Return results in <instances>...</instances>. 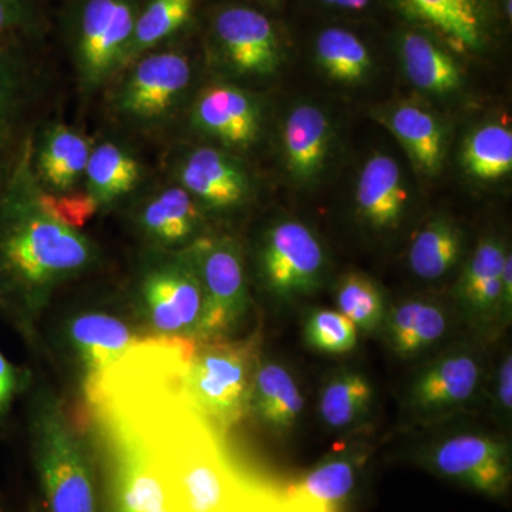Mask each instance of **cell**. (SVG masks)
I'll list each match as a JSON object with an SVG mask.
<instances>
[{
	"label": "cell",
	"mask_w": 512,
	"mask_h": 512,
	"mask_svg": "<svg viewBox=\"0 0 512 512\" xmlns=\"http://www.w3.org/2000/svg\"><path fill=\"white\" fill-rule=\"evenodd\" d=\"M29 141L0 184V305L36 312L53 288L96 259L92 242L40 205Z\"/></svg>",
	"instance_id": "obj_1"
},
{
	"label": "cell",
	"mask_w": 512,
	"mask_h": 512,
	"mask_svg": "<svg viewBox=\"0 0 512 512\" xmlns=\"http://www.w3.org/2000/svg\"><path fill=\"white\" fill-rule=\"evenodd\" d=\"M256 345V338L205 340L195 345L185 366L181 379L185 399L222 433L249 413L259 365Z\"/></svg>",
	"instance_id": "obj_2"
},
{
	"label": "cell",
	"mask_w": 512,
	"mask_h": 512,
	"mask_svg": "<svg viewBox=\"0 0 512 512\" xmlns=\"http://www.w3.org/2000/svg\"><path fill=\"white\" fill-rule=\"evenodd\" d=\"M37 477L47 511L97 512L92 458L72 423L43 403L33 419Z\"/></svg>",
	"instance_id": "obj_3"
},
{
	"label": "cell",
	"mask_w": 512,
	"mask_h": 512,
	"mask_svg": "<svg viewBox=\"0 0 512 512\" xmlns=\"http://www.w3.org/2000/svg\"><path fill=\"white\" fill-rule=\"evenodd\" d=\"M110 463L114 512H173L163 473L131 421L113 404L92 407Z\"/></svg>",
	"instance_id": "obj_4"
},
{
	"label": "cell",
	"mask_w": 512,
	"mask_h": 512,
	"mask_svg": "<svg viewBox=\"0 0 512 512\" xmlns=\"http://www.w3.org/2000/svg\"><path fill=\"white\" fill-rule=\"evenodd\" d=\"M136 18L134 0H83L74 19L73 43L84 89H96L126 67Z\"/></svg>",
	"instance_id": "obj_5"
},
{
	"label": "cell",
	"mask_w": 512,
	"mask_h": 512,
	"mask_svg": "<svg viewBox=\"0 0 512 512\" xmlns=\"http://www.w3.org/2000/svg\"><path fill=\"white\" fill-rule=\"evenodd\" d=\"M200 281L204 306L197 340L224 339L248 305L244 266L227 239H198L185 252Z\"/></svg>",
	"instance_id": "obj_6"
},
{
	"label": "cell",
	"mask_w": 512,
	"mask_h": 512,
	"mask_svg": "<svg viewBox=\"0 0 512 512\" xmlns=\"http://www.w3.org/2000/svg\"><path fill=\"white\" fill-rule=\"evenodd\" d=\"M117 89L114 106L136 123H157L178 106L191 83L190 60L183 53L138 57Z\"/></svg>",
	"instance_id": "obj_7"
},
{
	"label": "cell",
	"mask_w": 512,
	"mask_h": 512,
	"mask_svg": "<svg viewBox=\"0 0 512 512\" xmlns=\"http://www.w3.org/2000/svg\"><path fill=\"white\" fill-rule=\"evenodd\" d=\"M437 476L498 498L511 483V456L507 444L484 434H457L441 440L423 458Z\"/></svg>",
	"instance_id": "obj_8"
},
{
	"label": "cell",
	"mask_w": 512,
	"mask_h": 512,
	"mask_svg": "<svg viewBox=\"0 0 512 512\" xmlns=\"http://www.w3.org/2000/svg\"><path fill=\"white\" fill-rule=\"evenodd\" d=\"M325 264L322 245L301 222H279L266 234L261 251L262 276L279 298L293 299L315 291Z\"/></svg>",
	"instance_id": "obj_9"
},
{
	"label": "cell",
	"mask_w": 512,
	"mask_h": 512,
	"mask_svg": "<svg viewBox=\"0 0 512 512\" xmlns=\"http://www.w3.org/2000/svg\"><path fill=\"white\" fill-rule=\"evenodd\" d=\"M141 298L151 325L161 336L197 338L204 296L185 256L153 266L141 282Z\"/></svg>",
	"instance_id": "obj_10"
},
{
	"label": "cell",
	"mask_w": 512,
	"mask_h": 512,
	"mask_svg": "<svg viewBox=\"0 0 512 512\" xmlns=\"http://www.w3.org/2000/svg\"><path fill=\"white\" fill-rule=\"evenodd\" d=\"M214 36L235 72L268 76L281 64V43L274 26L254 9H222L215 16Z\"/></svg>",
	"instance_id": "obj_11"
},
{
	"label": "cell",
	"mask_w": 512,
	"mask_h": 512,
	"mask_svg": "<svg viewBox=\"0 0 512 512\" xmlns=\"http://www.w3.org/2000/svg\"><path fill=\"white\" fill-rule=\"evenodd\" d=\"M72 345L83 366V392L89 407L100 402L106 377L133 348L134 338L126 323L107 313H84L69 329Z\"/></svg>",
	"instance_id": "obj_12"
},
{
	"label": "cell",
	"mask_w": 512,
	"mask_h": 512,
	"mask_svg": "<svg viewBox=\"0 0 512 512\" xmlns=\"http://www.w3.org/2000/svg\"><path fill=\"white\" fill-rule=\"evenodd\" d=\"M363 457L336 453L323 458L305 476L289 485L279 500V512H340L359 485Z\"/></svg>",
	"instance_id": "obj_13"
},
{
	"label": "cell",
	"mask_w": 512,
	"mask_h": 512,
	"mask_svg": "<svg viewBox=\"0 0 512 512\" xmlns=\"http://www.w3.org/2000/svg\"><path fill=\"white\" fill-rule=\"evenodd\" d=\"M192 124L227 146L247 147L258 138L261 114L248 93L217 84L205 89L195 101Z\"/></svg>",
	"instance_id": "obj_14"
},
{
	"label": "cell",
	"mask_w": 512,
	"mask_h": 512,
	"mask_svg": "<svg viewBox=\"0 0 512 512\" xmlns=\"http://www.w3.org/2000/svg\"><path fill=\"white\" fill-rule=\"evenodd\" d=\"M481 367L464 350L447 353L424 367L410 386V403L421 412H443L468 402L477 392Z\"/></svg>",
	"instance_id": "obj_15"
},
{
	"label": "cell",
	"mask_w": 512,
	"mask_h": 512,
	"mask_svg": "<svg viewBox=\"0 0 512 512\" xmlns=\"http://www.w3.org/2000/svg\"><path fill=\"white\" fill-rule=\"evenodd\" d=\"M181 187L211 208H231L247 198V174L227 154L215 148L191 151L178 170Z\"/></svg>",
	"instance_id": "obj_16"
},
{
	"label": "cell",
	"mask_w": 512,
	"mask_h": 512,
	"mask_svg": "<svg viewBox=\"0 0 512 512\" xmlns=\"http://www.w3.org/2000/svg\"><path fill=\"white\" fill-rule=\"evenodd\" d=\"M407 200L409 194L396 161L383 154L370 158L357 181L360 215L375 228H393L402 218Z\"/></svg>",
	"instance_id": "obj_17"
},
{
	"label": "cell",
	"mask_w": 512,
	"mask_h": 512,
	"mask_svg": "<svg viewBox=\"0 0 512 512\" xmlns=\"http://www.w3.org/2000/svg\"><path fill=\"white\" fill-rule=\"evenodd\" d=\"M305 409L298 383L279 363L266 362L256 367L249 412L269 430L288 433Z\"/></svg>",
	"instance_id": "obj_18"
},
{
	"label": "cell",
	"mask_w": 512,
	"mask_h": 512,
	"mask_svg": "<svg viewBox=\"0 0 512 512\" xmlns=\"http://www.w3.org/2000/svg\"><path fill=\"white\" fill-rule=\"evenodd\" d=\"M403 8L436 30L458 52L481 46L484 40L483 0H400Z\"/></svg>",
	"instance_id": "obj_19"
},
{
	"label": "cell",
	"mask_w": 512,
	"mask_h": 512,
	"mask_svg": "<svg viewBox=\"0 0 512 512\" xmlns=\"http://www.w3.org/2000/svg\"><path fill=\"white\" fill-rule=\"evenodd\" d=\"M505 259L507 252L497 239H484L467 262L457 296L473 319L488 320L501 312Z\"/></svg>",
	"instance_id": "obj_20"
},
{
	"label": "cell",
	"mask_w": 512,
	"mask_h": 512,
	"mask_svg": "<svg viewBox=\"0 0 512 512\" xmlns=\"http://www.w3.org/2000/svg\"><path fill=\"white\" fill-rule=\"evenodd\" d=\"M90 153L89 141L82 134L66 126L50 128L33 161L37 181L53 192L72 191L86 173Z\"/></svg>",
	"instance_id": "obj_21"
},
{
	"label": "cell",
	"mask_w": 512,
	"mask_h": 512,
	"mask_svg": "<svg viewBox=\"0 0 512 512\" xmlns=\"http://www.w3.org/2000/svg\"><path fill=\"white\" fill-rule=\"evenodd\" d=\"M330 124L318 107H296L289 114L284 127L286 167L293 177L311 180L322 171L328 158Z\"/></svg>",
	"instance_id": "obj_22"
},
{
	"label": "cell",
	"mask_w": 512,
	"mask_h": 512,
	"mask_svg": "<svg viewBox=\"0 0 512 512\" xmlns=\"http://www.w3.org/2000/svg\"><path fill=\"white\" fill-rule=\"evenodd\" d=\"M141 229L161 247L185 244L200 222L197 202L183 187H170L148 198L141 208Z\"/></svg>",
	"instance_id": "obj_23"
},
{
	"label": "cell",
	"mask_w": 512,
	"mask_h": 512,
	"mask_svg": "<svg viewBox=\"0 0 512 512\" xmlns=\"http://www.w3.org/2000/svg\"><path fill=\"white\" fill-rule=\"evenodd\" d=\"M386 336L397 356L414 357L426 352L447 332V316L436 303L407 301L387 313Z\"/></svg>",
	"instance_id": "obj_24"
},
{
	"label": "cell",
	"mask_w": 512,
	"mask_h": 512,
	"mask_svg": "<svg viewBox=\"0 0 512 512\" xmlns=\"http://www.w3.org/2000/svg\"><path fill=\"white\" fill-rule=\"evenodd\" d=\"M390 130L424 174H437L444 160V131L429 111L403 104L390 114Z\"/></svg>",
	"instance_id": "obj_25"
},
{
	"label": "cell",
	"mask_w": 512,
	"mask_h": 512,
	"mask_svg": "<svg viewBox=\"0 0 512 512\" xmlns=\"http://www.w3.org/2000/svg\"><path fill=\"white\" fill-rule=\"evenodd\" d=\"M84 175L87 192L103 207L120 200L137 187L141 165L119 144L104 141L90 153Z\"/></svg>",
	"instance_id": "obj_26"
},
{
	"label": "cell",
	"mask_w": 512,
	"mask_h": 512,
	"mask_svg": "<svg viewBox=\"0 0 512 512\" xmlns=\"http://www.w3.org/2000/svg\"><path fill=\"white\" fill-rule=\"evenodd\" d=\"M400 50L407 77L424 92L446 94L461 86L463 77L457 63L429 37L409 33L403 37Z\"/></svg>",
	"instance_id": "obj_27"
},
{
	"label": "cell",
	"mask_w": 512,
	"mask_h": 512,
	"mask_svg": "<svg viewBox=\"0 0 512 512\" xmlns=\"http://www.w3.org/2000/svg\"><path fill=\"white\" fill-rule=\"evenodd\" d=\"M461 249L460 231L450 221L441 218L430 221L417 232L410 245V268L419 278L436 281L456 266Z\"/></svg>",
	"instance_id": "obj_28"
},
{
	"label": "cell",
	"mask_w": 512,
	"mask_h": 512,
	"mask_svg": "<svg viewBox=\"0 0 512 512\" xmlns=\"http://www.w3.org/2000/svg\"><path fill=\"white\" fill-rule=\"evenodd\" d=\"M372 400L373 387L367 377L345 370L330 377L320 390V419L330 429H346L365 416Z\"/></svg>",
	"instance_id": "obj_29"
},
{
	"label": "cell",
	"mask_w": 512,
	"mask_h": 512,
	"mask_svg": "<svg viewBox=\"0 0 512 512\" xmlns=\"http://www.w3.org/2000/svg\"><path fill=\"white\" fill-rule=\"evenodd\" d=\"M194 8L195 0H150L146 8L137 13L126 67L180 32L190 22Z\"/></svg>",
	"instance_id": "obj_30"
},
{
	"label": "cell",
	"mask_w": 512,
	"mask_h": 512,
	"mask_svg": "<svg viewBox=\"0 0 512 512\" xmlns=\"http://www.w3.org/2000/svg\"><path fill=\"white\" fill-rule=\"evenodd\" d=\"M464 168L481 181H497L512 171V133L510 128L490 124L478 128L464 143L461 154Z\"/></svg>",
	"instance_id": "obj_31"
},
{
	"label": "cell",
	"mask_w": 512,
	"mask_h": 512,
	"mask_svg": "<svg viewBox=\"0 0 512 512\" xmlns=\"http://www.w3.org/2000/svg\"><path fill=\"white\" fill-rule=\"evenodd\" d=\"M316 59L330 79L359 83L372 69V59L359 37L349 30H323L316 40Z\"/></svg>",
	"instance_id": "obj_32"
},
{
	"label": "cell",
	"mask_w": 512,
	"mask_h": 512,
	"mask_svg": "<svg viewBox=\"0 0 512 512\" xmlns=\"http://www.w3.org/2000/svg\"><path fill=\"white\" fill-rule=\"evenodd\" d=\"M26 69L18 40L0 43V163L12 143L25 93Z\"/></svg>",
	"instance_id": "obj_33"
},
{
	"label": "cell",
	"mask_w": 512,
	"mask_h": 512,
	"mask_svg": "<svg viewBox=\"0 0 512 512\" xmlns=\"http://www.w3.org/2000/svg\"><path fill=\"white\" fill-rule=\"evenodd\" d=\"M338 312L365 333H375L386 319V305L379 286L365 275L343 276L336 289Z\"/></svg>",
	"instance_id": "obj_34"
},
{
	"label": "cell",
	"mask_w": 512,
	"mask_h": 512,
	"mask_svg": "<svg viewBox=\"0 0 512 512\" xmlns=\"http://www.w3.org/2000/svg\"><path fill=\"white\" fill-rule=\"evenodd\" d=\"M305 340L312 349L326 355H346L357 345V329L338 311L313 312L305 323Z\"/></svg>",
	"instance_id": "obj_35"
},
{
	"label": "cell",
	"mask_w": 512,
	"mask_h": 512,
	"mask_svg": "<svg viewBox=\"0 0 512 512\" xmlns=\"http://www.w3.org/2000/svg\"><path fill=\"white\" fill-rule=\"evenodd\" d=\"M37 198H39L43 210L50 217L62 222L66 227L77 229V231L92 220L100 208L97 201L87 191L47 192L40 185Z\"/></svg>",
	"instance_id": "obj_36"
},
{
	"label": "cell",
	"mask_w": 512,
	"mask_h": 512,
	"mask_svg": "<svg viewBox=\"0 0 512 512\" xmlns=\"http://www.w3.org/2000/svg\"><path fill=\"white\" fill-rule=\"evenodd\" d=\"M33 20L32 0H0V43L18 40Z\"/></svg>",
	"instance_id": "obj_37"
},
{
	"label": "cell",
	"mask_w": 512,
	"mask_h": 512,
	"mask_svg": "<svg viewBox=\"0 0 512 512\" xmlns=\"http://www.w3.org/2000/svg\"><path fill=\"white\" fill-rule=\"evenodd\" d=\"M22 387V375L0 352V423L9 413L13 399Z\"/></svg>",
	"instance_id": "obj_38"
},
{
	"label": "cell",
	"mask_w": 512,
	"mask_h": 512,
	"mask_svg": "<svg viewBox=\"0 0 512 512\" xmlns=\"http://www.w3.org/2000/svg\"><path fill=\"white\" fill-rule=\"evenodd\" d=\"M497 402L504 413H511L512 407V356L511 353L504 356L498 370Z\"/></svg>",
	"instance_id": "obj_39"
},
{
	"label": "cell",
	"mask_w": 512,
	"mask_h": 512,
	"mask_svg": "<svg viewBox=\"0 0 512 512\" xmlns=\"http://www.w3.org/2000/svg\"><path fill=\"white\" fill-rule=\"evenodd\" d=\"M512 303V259L507 255L503 269V293H501V313L504 319H510Z\"/></svg>",
	"instance_id": "obj_40"
},
{
	"label": "cell",
	"mask_w": 512,
	"mask_h": 512,
	"mask_svg": "<svg viewBox=\"0 0 512 512\" xmlns=\"http://www.w3.org/2000/svg\"><path fill=\"white\" fill-rule=\"evenodd\" d=\"M322 2L340 9L362 10L369 5L370 0H322Z\"/></svg>",
	"instance_id": "obj_41"
},
{
	"label": "cell",
	"mask_w": 512,
	"mask_h": 512,
	"mask_svg": "<svg viewBox=\"0 0 512 512\" xmlns=\"http://www.w3.org/2000/svg\"><path fill=\"white\" fill-rule=\"evenodd\" d=\"M0 512H8V511L3 510L2 505H0Z\"/></svg>",
	"instance_id": "obj_42"
},
{
	"label": "cell",
	"mask_w": 512,
	"mask_h": 512,
	"mask_svg": "<svg viewBox=\"0 0 512 512\" xmlns=\"http://www.w3.org/2000/svg\"><path fill=\"white\" fill-rule=\"evenodd\" d=\"M271 2H275V0H271Z\"/></svg>",
	"instance_id": "obj_43"
}]
</instances>
